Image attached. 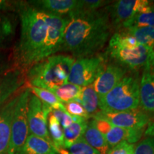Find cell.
Returning a JSON list of instances; mask_svg holds the SVG:
<instances>
[{"label":"cell","mask_w":154,"mask_h":154,"mask_svg":"<svg viewBox=\"0 0 154 154\" xmlns=\"http://www.w3.org/2000/svg\"><path fill=\"white\" fill-rule=\"evenodd\" d=\"M112 30L106 7L84 10L69 19L60 51L71 53L74 59L96 55L110 39Z\"/></svg>","instance_id":"obj_1"},{"label":"cell","mask_w":154,"mask_h":154,"mask_svg":"<svg viewBox=\"0 0 154 154\" xmlns=\"http://www.w3.org/2000/svg\"><path fill=\"white\" fill-rule=\"evenodd\" d=\"M17 12L21 23L20 38L13 51L14 66L27 71L42 60L44 42L47 34V14L27 3L18 2Z\"/></svg>","instance_id":"obj_2"},{"label":"cell","mask_w":154,"mask_h":154,"mask_svg":"<svg viewBox=\"0 0 154 154\" xmlns=\"http://www.w3.org/2000/svg\"><path fill=\"white\" fill-rule=\"evenodd\" d=\"M75 59L69 55H52L34 63L26 71L28 86L50 90L68 84Z\"/></svg>","instance_id":"obj_3"},{"label":"cell","mask_w":154,"mask_h":154,"mask_svg":"<svg viewBox=\"0 0 154 154\" xmlns=\"http://www.w3.org/2000/svg\"><path fill=\"white\" fill-rule=\"evenodd\" d=\"M140 80L138 74L126 75L111 91L99 98V110L103 112H124L139 108Z\"/></svg>","instance_id":"obj_4"},{"label":"cell","mask_w":154,"mask_h":154,"mask_svg":"<svg viewBox=\"0 0 154 154\" xmlns=\"http://www.w3.org/2000/svg\"><path fill=\"white\" fill-rule=\"evenodd\" d=\"M108 58L131 72L151 69L154 62L153 48L138 44L134 48L107 47Z\"/></svg>","instance_id":"obj_5"},{"label":"cell","mask_w":154,"mask_h":154,"mask_svg":"<svg viewBox=\"0 0 154 154\" xmlns=\"http://www.w3.org/2000/svg\"><path fill=\"white\" fill-rule=\"evenodd\" d=\"M31 94L30 89L27 87L19 96L11 121L10 139L7 154L18 153L22 150L29 134L27 112Z\"/></svg>","instance_id":"obj_6"},{"label":"cell","mask_w":154,"mask_h":154,"mask_svg":"<svg viewBox=\"0 0 154 154\" xmlns=\"http://www.w3.org/2000/svg\"><path fill=\"white\" fill-rule=\"evenodd\" d=\"M106 60V54H98L91 57L75 59L71 69L68 82L81 87L93 84Z\"/></svg>","instance_id":"obj_7"},{"label":"cell","mask_w":154,"mask_h":154,"mask_svg":"<svg viewBox=\"0 0 154 154\" xmlns=\"http://www.w3.org/2000/svg\"><path fill=\"white\" fill-rule=\"evenodd\" d=\"M153 2L147 0H119L106 7L112 28L119 32L137 14L147 11Z\"/></svg>","instance_id":"obj_8"},{"label":"cell","mask_w":154,"mask_h":154,"mask_svg":"<svg viewBox=\"0 0 154 154\" xmlns=\"http://www.w3.org/2000/svg\"><path fill=\"white\" fill-rule=\"evenodd\" d=\"M51 110L52 109L51 107L42 103L35 95L31 94L27 112L29 131L30 134L52 142L47 126L48 116Z\"/></svg>","instance_id":"obj_9"},{"label":"cell","mask_w":154,"mask_h":154,"mask_svg":"<svg viewBox=\"0 0 154 154\" xmlns=\"http://www.w3.org/2000/svg\"><path fill=\"white\" fill-rule=\"evenodd\" d=\"M128 72V69L111 59L110 60L106 56V60L102 65L93 83L94 90L99 98L103 97L111 91L126 76Z\"/></svg>","instance_id":"obj_10"},{"label":"cell","mask_w":154,"mask_h":154,"mask_svg":"<svg viewBox=\"0 0 154 154\" xmlns=\"http://www.w3.org/2000/svg\"><path fill=\"white\" fill-rule=\"evenodd\" d=\"M93 116L105 119L115 126L132 129L146 128L151 121L149 116L140 110L139 108L135 110L124 112L108 113L99 111Z\"/></svg>","instance_id":"obj_11"},{"label":"cell","mask_w":154,"mask_h":154,"mask_svg":"<svg viewBox=\"0 0 154 154\" xmlns=\"http://www.w3.org/2000/svg\"><path fill=\"white\" fill-rule=\"evenodd\" d=\"M28 87L26 72L14 66L0 76V108Z\"/></svg>","instance_id":"obj_12"},{"label":"cell","mask_w":154,"mask_h":154,"mask_svg":"<svg viewBox=\"0 0 154 154\" xmlns=\"http://www.w3.org/2000/svg\"><path fill=\"white\" fill-rule=\"evenodd\" d=\"M47 17L48 29L42 54V60L54 55L60 51L65 28L69 21L68 17L56 16L50 14H47Z\"/></svg>","instance_id":"obj_13"},{"label":"cell","mask_w":154,"mask_h":154,"mask_svg":"<svg viewBox=\"0 0 154 154\" xmlns=\"http://www.w3.org/2000/svg\"><path fill=\"white\" fill-rule=\"evenodd\" d=\"M27 3L43 12L69 19L84 10L83 0H36Z\"/></svg>","instance_id":"obj_14"},{"label":"cell","mask_w":154,"mask_h":154,"mask_svg":"<svg viewBox=\"0 0 154 154\" xmlns=\"http://www.w3.org/2000/svg\"><path fill=\"white\" fill-rule=\"evenodd\" d=\"M139 109L150 119H154V74L144 69L140 80Z\"/></svg>","instance_id":"obj_15"},{"label":"cell","mask_w":154,"mask_h":154,"mask_svg":"<svg viewBox=\"0 0 154 154\" xmlns=\"http://www.w3.org/2000/svg\"><path fill=\"white\" fill-rule=\"evenodd\" d=\"M20 93L11 98L0 108V154H7L10 139L13 114Z\"/></svg>","instance_id":"obj_16"},{"label":"cell","mask_w":154,"mask_h":154,"mask_svg":"<svg viewBox=\"0 0 154 154\" xmlns=\"http://www.w3.org/2000/svg\"><path fill=\"white\" fill-rule=\"evenodd\" d=\"M145 130L146 128H142V129L124 128L111 124L107 131L103 134V136L105 137L109 147L112 148L123 141L135 144L141 139Z\"/></svg>","instance_id":"obj_17"},{"label":"cell","mask_w":154,"mask_h":154,"mask_svg":"<svg viewBox=\"0 0 154 154\" xmlns=\"http://www.w3.org/2000/svg\"><path fill=\"white\" fill-rule=\"evenodd\" d=\"M17 154H59L52 142L29 134L22 150Z\"/></svg>","instance_id":"obj_18"},{"label":"cell","mask_w":154,"mask_h":154,"mask_svg":"<svg viewBox=\"0 0 154 154\" xmlns=\"http://www.w3.org/2000/svg\"><path fill=\"white\" fill-rule=\"evenodd\" d=\"M83 137L91 147L97 150L101 154H106L111 149L103 135L96 128L93 120L88 121Z\"/></svg>","instance_id":"obj_19"},{"label":"cell","mask_w":154,"mask_h":154,"mask_svg":"<svg viewBox=\"0 0 154 154\" xmlns=\"http://www.w3.org/2000/svg\"><path fill=\"white\" fill-rule=\"evenodd\" d=\"M16 32V21L12 15L0 12V49H6Z\"/></svg>","instance_id":"obj_20"},{"label":"cell","mask_w":154,"mask_h":154,"mask_svg":"<svg viewBox=\"0 0 154 154\" xmlns=\"http://www.w3.org/2000/svg\"><path fill=\"white\" fill-rule=\"evenodd\" d=\"M81 101L84 109L91 118L100 111L99 96L94 90L93 84L82 87Z\"/></svg>","instance_id":"obj_21"},{"label":"cell","mask_w":154,"mask_h":154,"mask_svg":"<svg viewBox=\"0 0 154 154\" xmlns=\"http://www.w3.org/2000/svg\"><path fill=\"white\" fill-rule=\"evenodd\" d=\"M48 131L51 141L58 150L59 153L65 149L63 131L60 123L52 113H50L48 116Z\"/></svg>","instance_id":"obj_22"},{"label":"cell","mask_w":154,"mask_h":154,"mask_svg":"<svg viewBox=\"0 0 154 154\" xmlns=\"http://www.w3.org/2000/svg\"><path fill=\"white\" fill-rule=\"evenodd\" d=\"M88 120L73 122L67 128H63L65 149H68L73 143L84 136Z\"/></svg>","instance_id":"obj_23"},{"label":"cell","mask_w":154,"mask_h":154,"mask_svg":"<svg viewBox=\"0 0 154 154\" xmlns=\"http://www.w3.org/2000/svg\"><path fill=\"white\" fill-rule=\"evenodd\" d=\"M141 138L135 146L134 154H154V121H150Z\"/></svg>","instance_id":"obj_24"},{"label":"cell","mask_w":154,"mask_h":154,"mask_svg":"<svg viewBox=\"0 0 154 154\" xmlns=\"http://www.w3.org/2000/svg\"><path fill=\"white\" fill-rule=\"evenodd\" d=\"M122 31L133 36L138 44L153 48L154 27H130L124 29Z\"/></svg>","instance_id":"obj_25"},{"label":"cell","mask_w":154,"mask_h":154,"mask_svg":"<svg viewBox=\"0 0 154 154\" xmlns=\"http://www.w3.org/2000/svg\"><path fill=\"white\" fill-rule=\"evenodd\" d=\"M82 88V87L81 86L68 83L59 87L50 89L49 91L52 92L58 99L60 100L61 103H66V102L73 101V100H81Z\"/></svg>","instance_id":"obj_26"},{"label":"cell","mask_w":154,"mask_h":154,"mask_svg":"<svg viewBox=\"0 0 154 154\" xmlns=\"http://www.w3.org/2000/svg\"><path fill=\"white\" fill-rule=\"evenodd\" d=\"M32 94L35 95L42 103L49 106L52 109H59L63 111H66L63 106V103H61L58 98L49 90L44 88L35 87V86H28Z\"/></svg>","instance_id":"obj_27"},{"label":"cell","mask_w":154,"mask_h":154,"mask_svg":"<svg viewBox=\"0 0 154 154\" xmlns=\"http://www.w3.org/2000/svg\"><path fill=\"white\" fill-rule=\"evenodd\" d=\"M154 27V3L144 12L137 14L124 26V29L130 27ZM122 30V29H121Z\"/></svg>","instance_id":"obj_28"},{"label":"cell","mask_w":154,"mask_h":154,"mask_svg":"<svg viewBox=\"0 0 154 154\" xmlns=\"http://www.w3.org/2000/svg\"><path fill=\"white\" fill-rule=\"evenodd\" d=\"M59 154H101L86 141L84 137L73 143L68 149H64Z\"/></svg>","instance_id":"obj_29"},{"label":"cell","mask_w":154,"mask_h":154,"mask_svg":"<svg viewBox=\"0 0 154 154\" xmlns=\"http://www.w3.org/2000/svg\"><path fill=\"white\" fill-rule=\"evenodd\" d=\"M63 104L66 112L72 116L82 117L86 120H88L91 118L84 109L80 99L73 100L66 103H63Z\"/></svg>","instance_id":"obj_30"},{"label":"cell","mask_w":154,"mask_h":154,"mask_svg":"<svg viewBox=\"0 0 154 154\" xmlns=\"http://www.w3.org/2000/svg\"><path fill=\"white\" fill-rule=\"evenodd\" d=\"M14 66L13 53L0 49V76Z\"/></svg>","instance_id":"obj_31"},{"label":"cell","mask_w":154,"mask_h":154,"mask_svg":"<svg viewBox=\"0 0 154 154\" xmlns=\"http://www.w3.org/2000/svg\"><path fill=\"white\" fill-rule=\"evenodd\" d=\"M135 144L123 141L111 148L106 154H134Z\"/></svg>","instance_id":"obj_32"},{"label":"cell","mask_w":154,"mask_h":154,"mask_svg":"<svg viewBox=\"0 0 154 154\" xmlns=\"http://www.w3.org/2000/svg\"><path fill=\"white\" fill-rule=\"evenodd\" d=\"M84 10L93 11L104 8L106 5H109L111 2L103 0H83Z\"/></svg>","instance_id":"obj_33"},{"label":"cell","mask_w":154,"mask_h":154,"mask_svg":"<svg viewBox=\"0 0 154 154\" xmlns=\"http://www.w3.org/2000/svg\"><path fill=\"white\" fill-rule=\"evenodd\" d=\"M17 7H18V2L0 0V12L17 11Z\"/></svg>","instance_id":"obj_34"},{"label":"cell","mask_w":154,"mask_h":154,"mask_svg":"<svg viewBox=\"0 0 154 154\" xmlns=\"http://www.w3.org/2000/svg\"><path fill=\"white\" fill-rule=\"evenodd\" d=\"M151 71L154 74V62H153V66H152V67H151Z\"/></svg>","instance_id":"obj_35"},{"label":"cell","mask_w":154,"mask_h":154,"mask_svg":"<svg viewBox=\"0 0 154 154\" xmlns=\"http://www.w3.org/2000/svg\"><path fill=\"white\" fill-rule=\"evenodd\" d=\"M153 51H154V46H153Z\"/></svg>","instance_id":"obj_36"}]
</instances>
